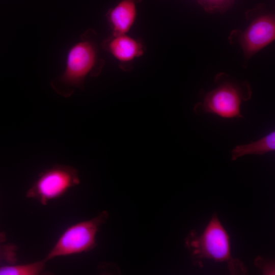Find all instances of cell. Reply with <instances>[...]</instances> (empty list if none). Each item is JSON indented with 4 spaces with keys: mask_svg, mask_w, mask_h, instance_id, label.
<instances>
[{
    "mask_svg": "<svg viewBox=\"0 0 275 275\" xmlns=\"http://www.w3.org/2000/svg\"><path fill=\"white\" fill-rule=\"evenodd\" d=\"M104 65L105 61L100 55L97 33L89 29L69 49L64 72L51 80L50 86L59 95L68 98L75 89H84L88 75L98 76Z\"/></svg>",
    "mask_w": 275,
    "mask_h": 275,
    "instance_id": "obj_1",
    "label": "cell"
},
{
    "mask_svg": "<svg viewBox=\"0 0 275 275\" xmlns=\"http://www.w3.org/2000/svg\"><path fill=\"white\" fill-rule=\"evenodd\" d=\"M186 248L191 253L194 264H200L203 259L225 262L231 274H243L247 271L244 263L231 255L230 236L214 213L202 233L191 231L185 239Z\"/></svg>",
    "mask_w": 275,
    "mask_h": 275,
    "instance_id": "obj_2",
    "label": "cell"
},
{
    "mask_svg": "<svg viewBox=\"0 0 275 275\" xmlns=\"http://www.w3.org/2000/svg\"><path fill=\"white\" fill-rule=\"evenodd\" d=\"M223 76L216 77L217 87L205 93L202 101L195 104V114H211L226 119L243 118L240 106L243 101L251 98V87L247 82L224 79Z\"/></svg>",
    "mask_w": 275,
    "mask_h": 275,
    "instance_id": "obj_3",
    "label": "cell"
},
{
    "mask_svg": "<svg viewBox=\"0 0 275 275\" xmlns=\"http://www.w3.org/2000/svg\"><path fill=\"white\" fill-rule=\"evenodd\" d=\"M109 217L106 210L95 217L68 227L61 235L44 259L46 262L55 258L86 253L97 245L96 235Z\"/></svg>",
    "mask_w": 275,
    "mask_h": 275,
    "instance_id": "obj_4",
    "label": "cell"
},
{
    "mask_svg": "<svg viewBox=\"0 0 275 275\" xmlns=\"http://www.w3.org/2000/svg\"><path fill=\"white\" fill-rule=\"evenodd\" d=\"M78 170L73 167L56 164L42 172L26 193V197L46 205L80 184Z\"/></svg>",
    "mask_w": 275,
    "mask_h": 275,
    "instance_id": "obj_5",
    "label": "cell"
},
{
    "mask_svg": "<svg viewBox=\"0 0 275 275\" xmlns=\"http://www.w3.org/2000/svg\"><path fill=\"white\" fill-rule=\"evenodd\" d=\"M275 39V18L272 14L254 19L241 34L240 44L246 59L265 47Z\"/></svg>",
    "mask_w": 275,
    "mask_h": 275,
    "instance_id": "obj_6",
    "label": "cell"
},
{
    "mask_svg": "<svg viewBox=\"0 0 275 275\" xmlns=\"http://www.w3.org/2000/svg\"><path fill=\"white\" fill-rule=\"evenodd\" d=\"M100 45L118 61L119 67L124 71H130L133 61L142 56L146 51L145 46L141 39L126 34H112L104 39Z\"/></svg>",
    "mask_w": 275,
    "mask_h": 275,
    "instance_id": "obj_7",
    "label": "cell"
},
{
    "mask_svg": "<svg viewBox=\"0 0 275 275\" xmlns=\"http://www.w3.org/2000/svg\"><path fill=\"white\" fill-rule=\"evenodd\" d=\"M142 0H120L106 14L113 35L126 34L133 25L137 16V5Z\"/></svg>",
    "mask_w": 275,
    "mask_h": 275,
    "instance_id": "obj_8",
    "label": "cell"
},
{
    "mask_svg": "<svg viewBox=\"0 0 275 275\" xmlns=\"http://www.w3.org/2000/svg\"><path fill=\"white\" fill-rule=\"evenodd\" d=\"M274 150L275 131L273 130L255 142L235 146L231 151V159L236 160L247 155H262Z\"/></svg>",
    "mask_w": 275,
    "mask_h": 275,
    "instance_id": "obj_9",
    "label": "cell"
},
{
    "mask_svg": "<svg viewBox=\"0 0 275 275\" xmlns=\"http://www.w3.org/2000/svg\"><path fill=\"white\" fill-rule=\"evenodd\" d=\"M44 260L23 264H10L0 267V275H39L42 274L46 267Z\"/></svg>",
    "mask_w": 275,
    "mask_h": 275,
    "instance_id": "obj_10",
    "label": "cell"
},
{
    "mask_svg": "<svg viewBox=\"0 0 275 275\" xmlns=\"http://www.w3.org/2000/svg\"><path fill=\"white\" fill-rule=\"evenodd\" d=\"M7 236L0 231V261H5L9 264H15L17 260V246L12 243H6Z\"/></svg>",
    "mask_w": 275,
    "mask_h": 275,
    "instance_id": "obj_11",
    "label": "cell"
},
{
    "mask_svg": "<svg viewBox=\"0 0 275 275\" xmlns=\"http://www.w3.org/2000/svg\"><path fill=\"white\" fill-rule=\"evenodd\" d=\"M254 264L260 269L263 274H274V261L258 256L254 260Z\"/></svg>",
    "mask_w": 275,
    "mask_h": 275,
    "instance_id": "obj_12",
    "label": "cell"
},
{
    "mask_svg": "<svg viewBox=\"0 0 275 275\" xmlns=\"http://www.w3.org/2000/svg\"><path fill=\"white\" fill-rule=\"evenodd\" d=\"M228 0H199L202 4L208 6V9H212L216 8V6L220 5V4L228 1Z\"/></svg>",
    "mask_w": 275,
    "mask_h": 275,
    "instance_id": "obj_13",
    "label": "cell"
}]
</instances>
